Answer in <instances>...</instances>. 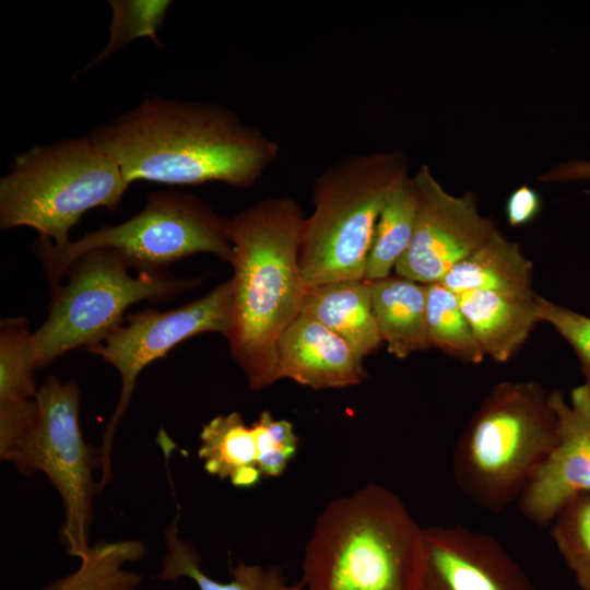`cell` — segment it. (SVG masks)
Listing matches in <instances>:
<instances>
[{"label":"cell","instance_id":"10","mask_svg":"<svg viewBox=\"0 0 590 590\" xmlns=\"http://www.w3.org/2000/svg\"><path fill=\"white\" fill-rule=\"evenodd\" d=\"M232 304V283L228 280L181 307L167 311L148 308L131 314L126 317V324L119 326L101 345L88 350L114 366L121 378L118 403L104 429L98 447L102 471L99 493L113 477V440L129 408L142 369L197 334L217 332L226 338L231 328Z\"/></svg>","mask_w":590,"mask_h":590},{"label":"cell","instance_id":"9","mask_svg":"<svg viewBox=\"0 0 590 590\" xmlns=\"http://www.w3.org/2000/svg\"><path fill=\"white\" fill-rule=\"evenodd\" d=\"M80 401L75 381L47 378L36 397V418L5 460L21 474L40 471L51 482L64 508L63 544L79 558L90 547L93 499L99 493L93 472L101 469L99 448L87 444L80 428Z\"/></svg>","mask_w":590,"mask_h":590},{"label":"cell","instance_id":"22","mask_svg":"<svg viewBox=\"0 0 590 590\" xmlns=\"http://www.w3.org/2000/svg\"><path fill=\"white\" fill-rule=\"evenodd\" d=\"M416 193L412 177L402 180L387 200L376 224L364 280L391 275L408 250L416 217Z\"/></svg>","mask_w":590,"mask_h":590},{"label":"cell","instance_id":"18","mask_svg":"<svg viewBox=\"0 0 590 590\" xmlns=\"http://www.w3.org/2000/svg\"><path fill=\"white\" fill-rule=\"evenodd\" d=\"M371 308L381 342L399 359L430 347L426 324V285L389 275L369 281Z\"/></svg>","mask_w":590,"mask_h":590},{"label":"cell","instance_id":"8","mask_svg":"<svg viewBox=\"0 0 590 590\" xmlns=\"http://www.w3.org/2000/svg\"><path fill=\"white\" fill-rule=\"evenodd\" d=\"M102 248L115 250L139 271H162L199 252L228 263L232 258L228 219L197 196L175 190L150 193L144 208L129 220L88 232L61 248L39 239L35 251L55 287L79 257Z\"/></svg>","mask_w":590,"mask_h":590},{"label":"cell","instance_id":"11","mask_svg":"<svg viewBox=\"0 0 590 590\" xmlns=\"http://www.w3.org/2000/svg\"><path fill=\"white\" fill-rule=\"evenodd\" d=\"M412 180L417 203L414 231L394 274L427 285L440 282L497 227L480 214L474 192L450 194L427 165H422Z\"/></svg>","mask_w":590,"mask_h":590},{"label":"cell","instance_id":"4","mask_svg":"<svg viewBox=\"0 0 590 590\" xmlns=\"http://www.w3.org/2000/svg\"><path fill=\"white\" fill-rule=\"evenodd\" d=\"M556 438L550 392L534 381H503L483 400L456 445L455 481L479 507L503 511L519 500Z\"/></svg>","mask_w":590,"mask_h":590},{"label":"cell","instance_id":"29","mask_svg":"<svg viewBox=\"0 0 590 590\" xmlns=\"http://www.w3.org/2000/svg\"><path fill=\"white\" fill-rule=\"evenodd\" d=\"M540 180L545 182L588 181L590 180V162L574 160L558 164L540 176Z\"/></svg>","mask_w":590,"mask_h":590},{"label":"cell","instance_id":"28","mask_svg":"<svg viewBox=\"0 0 590 590\" xmlns=\"http://www.w3.org/2000/svg\"><path fill=\"white\" fill-rule=\"evenodd\" d=\"M541 209L542 199L536 190L522 185L508 197L505 212L509 225L519 227L532 222Z\"/></svg>","mask_w":590,"mask_h":590},{"label":"cell","instance_id":"5","mask_svg":"<svg viewBox=\"0 0 590 590\" xmlns=\"http://www.w3.org/2000/svg\"><path fill=\"white\" fill-rule=\"evenodd\" d=\"M408 175L402 152L350 154L316 178L314 211L300 231L298 261L307 286L364 279L379 215Z\"/></svg>","mask_w":590,"mask_h":590},{"label":"cell","instance_id":"13","mask_svg":"<svg viewBox=\"0 0 590 590\" xmlns=\"http://www.w3.org/2000/svg\"><path fill=\"white\" fill-rule=\"evenodd\" d=\"M200 441L204 470L239 488H252L263 476H280L298 447L293 424L269 411L250 426L237 412L217 415L203 425Z\"/></svg>","mask_w":590,"mask_h":590},{"label":"cell","instance_id":"26","mask_svg":"<svg viewBox=\"0 0 590 590\" xmlns=\"http://www.w3.org/2000/svg\"><path fill=\"white\" fill-rule=\"evenodd\" d=\"M108 3L113 9L110 38L105 49L87 68L110 57L138 37L148 36L161 48L156 32L172 1L110 0Z\"/></svg>","mask_w":590,"mask_h":590},{"label":"cell","instance_id":"21","mask_svg":"<svg viewBox=\"0 0 590 590\" xmlns=\"http://www.w3.org/2000/svg\"><path fill=\"white\" fill-rule=\"evenodd\" d=\"M145 552L140 540H99L80 557L81 565L76 571L58 579L45 590H134L142 576L122 569V565L143 558Z\"/></svg>","mask_w":590,"mask_h":590},{"label":"cell","instance_id":"12","mask_svg":"<svg viewBox=\"0 0 590 590\" xmlns=\"http://www.w3.org/2000/svg\"><path fill=\"white\" fill-rule=\"evenodd\" d=\"M557 421V438L518 504L532 523L545 527L575 496L590 491V386L583 382L566 400L550 392Z\"/></svg>","mask_w":590,"mask_h":590},{"label":"cell","instance_id":"14","mask_svg":"<svg viewBox=\"0 0 590 590\" xmlns=\"http://www.w3.org/2000/svg\"><path fill=\"white\" fill-rule=\"evenodd\" d=\"M418 590H534L493 535L464 526L424 529Z\"/></svg>","mask_w":590,"mask_h":590},{"label":"cell","instance_id":"25","mask_svg":"<svg viewBox=\"0 0 590 590\" xmlns=\"http://www.w3.org/2000/svg\"><path fill=\"white\" fill-rule=\"evenodd\" d=\"M551 534L579 587L590 590V491L575 496L559 510Z\"/></svg>","mask_w":590,"mask_h":590},{"label":"cell","instance_id":"1","mask_svg":"<svg viewBox=\"0 0 590 590\" xmlns=\"http://www.w3.org/2000/svg\"><path fill=\"white\" fill-rule=\"evenodd\" d=\"M87 135L130 184L219 181L250 188L280 154L276 141L225 106L158 96Z\"/></svg>","mask_w":590,"mask_h":590},{"label":"cell","instance_id":"24","mask_svg":"<svg viewBox=\"0 0 590 590\" xmlns=\"http://www.w3.org/2000/svg\"><path fill=\"white\" fill-rule=\"evenodd\" d=\"M32 337L25 318H5L0 322V406L37 397Z\"/></svg>","mask_w":590,"mask_h":590},{"label":"cell","instance_id":"19","mask_svg":"<svg viewBox=\"0 0 590 590\" xmlns=\"http://www.w3.org/2000/svg\"><path fill=\"white\" fill-rule=\"evenodd\" d=\"M458 295L479 346L485 356L498 363L509 361L540 321L534 299L483 291Z\"/></svg>","mask_w":590,"mask_h":590},{"label":"cell","instance_id":"6","mask_svg":"<svg viewBox=\"0 0 590 590\" xmlns=\"http://www.w3.org/2000/svg\"><path fill=\"white\" fill-rule=\"evenodd\" d=\"M129 186L88 135L34 145L15 155L0 178V228L32 227L61 248L86 211L117 209Z\"/></svg>","mask_w":590,"mask_h":590},{"label":"cell","instance_id":"17","mask_svg":"<svg viewBox=\"0 0 590 590\" xmlns=\"http://www.w3.org/2000/svg\"><path fill=\"white\" fill-rule=\"evenodd\" d=\"M300 312L341 337L362 361L381 343L367 280H343L309 287Z\"/></svg>","mask_w":590,"mask_h":590},{"label":"cell","instance_id":"16","mask_svg":"<svg viewBox=\"0 0 590 590\" xmlns=\"http://www.w3.org/2000/svg\"><path fill=\"white\" fill-rule=\"evenodd\" d=\"M532 262L497 228L479 248L455 264L438 283L457 294L483 291L534 299Z\"/></svg>","mask_w":590,"mask_h":590},{"label":"cell","instance_id":"3","mask_svg":"<svg viewBox=\"0 0 590 590\" xmlns=\"http://www.w3.org/2000/svg\"><path fill=\"white\" fill-rule=\"evenodd\" d=\"M424 529L403 502L368 484L329 503L303 558L305 590H418Z\"/></svg>","mask_w":590,"mask_h":590},{"label":"cell","instance_id":"20","mask_svg":"<svg viewBox=\"0 0 590 590\" xmlns=\"http://www.w3.org/2000/svg\"><path fill=\"white\" fill-rule=\"evenodd\" d=\"M178 518L164 532L166 554L162 559L160 579L174 581L179 577L192 579L200 590H303L302 582L288 585L279 567H262L238 562L229 568L232 579L220 582L205 575L194 546L178 535Z\"/></svg>","mask_w":590,"mask_h":590},{"label":"cell","instance_id":"27","mask_svg":"<svg viewBox=\"0 0 590 590\" xmlns=\"http://www.w3.org/2000/svg\"><path fill=\"white\" fill-rule=\"evenodd\" d=\"M540 321L551 324L574 349L586 384L590 386V317L539 295L534 298Z\"/></svg>","mask_w":590,"mask_h":590},{"label":"cell","instance_id":"2","mask_svg":"<svg viewBox=\"0 0 590 590\" xmlns=\"http://www.w3.org/2000/svg\"><path fill=\"white\" fill-rule=\"evenodd\" d=\"M304 219L291 196L262 199L228 219L233 304L226 339L251 390L278 381V343L302 311L308 290L298 261Z\"/></svg>","mask_w":590,"mask_h":590},{"label":"cell","instance_id":"7","mask_svg":"<svg viewBox=\"0 0 590 590\" xmlns=\"http://www.w3.org/2000/svg\"><path fill=\"white\" fill-rule=\"evenodd\" d=\"M128 262L115 250L94 249L69 268L66 285L54 287L49 312L33 332L37 368L66 352L101 345L121 326L123 312L140 300L169 299L199 286L200 279H182L163 271L129 273Z\"/></svg>","mask_w":590,"mask_h":590},{"label":"cell","instance_id":"23","mask_svg":"<svg viewBox=\"0 0 590 590\" xmlns=\"http://www.w3.org/2000/svg\"><path fill=\"white\" fill-rule=\"evenodd\" d=\"M426 324L430 347L468 364H480L485 354L464 316L459 295L441 283L426 285Z\"/></svg>","mask_w":590,"mask_h":590},{"label":"cell","instance_id":"15","mask_svg":"<svg viewBox=\"0 0 590 590\" xmlns=\"http://www.w3.org/2000/svg\"><path fill=\"white\" fill-rule=\"evenodd\" d=\"M363 361L337 333L300 312L278 343L276 379L287 378L314 390L358 385Z\"/></svg>","mask_w":590,"mask_h":590}]
</instances>
